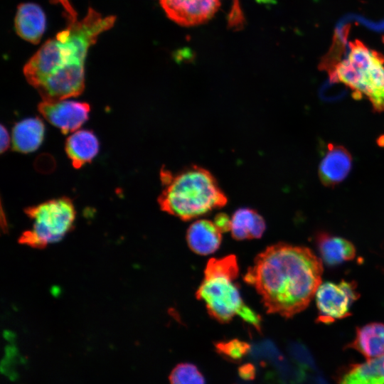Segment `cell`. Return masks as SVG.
Instances as JSON below:
<instances>
[{"label": "cell", "mask_w": 384, "mask_h": 384, "mask_svg": "<svg viewBox=\"0 0 384 384\" xmlns=\"http://www.w3.org/2000/svg\"><path fill=\"white\" fill-rule=\"evenodd\" d=\"M250 353L253 359L262 364L266 362L272 364L283 356L274 343L269 340L262 341L251 346Z\"/></svg>", "instance_id": "obj_22"}, {"label": "cell", "mask_w": 384, "mask_h": 384, "mask_svg": "<svg viewBox=\"0 0 384 384\" xmlns=\"http://www.w3.org/2000/svg\"><path fill=\"white\" fill-rule=\"evenodd\" d=\"M167 16L183 26H193L210 19L220 0H159Z\"/></svg>", "instance_id": "obj_9"}, {"label": "cell", "mask_w": 384, "mask_h": 384, "mask_svg": "<svg viewBox=\"0 0 384 384\" xmlns=\"http://www.w3.org/2000/svg\"><path fill=\"white\" fill-rule=\"evenodd\" d=\"M213 222L223 233L230 231L231 218L228 215L223 213H218L215 215Z\"/></svg>", "instance_id": "obj_24"}, {"label": "cell", "mask_w": 384, "mask_h": 384, "mask_svg": "<svg viewBox=\"0 0 384 384\" xmlns=\"http://www.w3.org/2000/svg\"><path fill=\"white\" fill-rule=\"evenodd\" d=\"M358 297L357 284L353 281L321 284L315 294L318 310L316 321L329 324L349 316L351 308Z\"/></svg>", "instance_id": "obj_7"}, {"label": "cell", "mask_w": 384, "mask_h": 384, "mask_svg": "<svg viewBox=\"0 0 384 384\" xmlns=\"http://www.w3.org/2000/svg\"><path fill=\"white\" fill-rule=\"evenodd\" d=\"M322 261L309 248L279 242L259 253L244 281L268 314L289 319L304 311L321 284Z\"/></svg>", "instance_id": "obj_2"}, {"label": "cell", "mask_w": 384, "mask_h": 384, "mask_svg": "<svg viewBox=\"0 0 384 384\" xmlns=\"http://www.w3.org/2000/svg\"><path fill=\"white\" fill-rule=\"evenodd\" d=\"M96 135L90 130H79L67 138L65 149L75 169H80L91 162L99 151Z\"/></svg>", "instance_id": "obj_15"}, {"label": "cell", "mask_w": 384, "mask_h": 384, "mask_svg": "<svg viewBox=\"0 0 384 384\" xmlns=\"http://www.w3.org/2000/svg\"><path fill=\"white\" fill-rule=\"evenodd\" d=\"M287 351L294 364L304 370H314L316 368L314 357L302 343L293 341L287 346Z\"/></svg>", "instance_id": "obj_21"}, {"label": "cell", "mask_w": 384, "mask_h": 384, "mask_svg": "<svg viewBox=\"0 0 384 384\" xmlns=\"http://www.w3.org/2000/svg\"><path fill=\"white\" fill-rule=\"evenodd\" d=\"M26 213L31 226L19 240L35 248H42L61 240L73 227L75 210L66 197L51 199L28 208Z\"/></svg>", "instance_id": "obj_6"}, {"label": "cell", "mask_w": 384, "mask_h": 384, "mask_svg": "<svg viewBox=\"0 0 384 384\" xmlns=\"http://www.w3.org/2000/svg\"><path fill=\"white\" fill-rule=\"evenodd\" d=\"M164 189L158 198L162 210L183 220L223 207L228 198L208 170L193 166L174 174L161 170Z\"/></svg>", "instance_id": "obj_3"}, {"label": "cell", "mask_w": 384, "mask_h": 384, "mask_svg": "<svg viewBox=\"0 0 384 384\" xmlns=\"http://www.w3.org/2000/svg\"><path fill=\"white\" fill-rule=\"evenodd\" d=\"M38 110L49 123L68 134L80 128L88 119L90 107L86 102L63 100L43 101Z\"/></svg>", "instance_id": "obj_8"}, {"label": "cell", "mask_w": 384, "mask_h": 384, "mask_svg": "<svg viewBox=\"0 0 384 384\" xmlns=\"http://www.w3.org/2000/svg\"><path fill=\"white\" fill-rule=\"evenodd\" d=\"M321 260L329 267H335L355 258L356 250L346 238L325 232L319 233L315 238Z\"/></svg>", "instance_id": "obj_12"}, {"label": "cell", "mask_w": 384, "mask_h": 384, "mask_svg": "<svg viewBox=\"0 0 384 384\" xmlns=\"http://www.w3.org/2000/svg\"><path fill=\"white\" fill-rule=\"evenodd\" d=\"M55 1L64 10L67 26L45 42L23 68L28 82L47 102L63 100L83 92L87 51L116 20L115 16H103L92 8L78 19L69 0Z\"/></svg>", "instance_id": "obj_1"}, {"label": "cell", "mask_w": 384, "mask_h": 384, "mask_svg": "<svg viewBox=\"0 0 384 384\" xmlns=\"http://www.w3.org/2000/svg\"><path fill=\"white\" fill-rule=\"evenodd\" d=\"M170 384H206V380L198 368L191 363L176 365L169 375Z\"/></svg>", "instance_id": "obj_20"}, {"label": "cell", "mask_w": 384, "mask_h": 384, "mask_svg": "<svg viewBox=\"0 0 384 384\" xmlns=\"http://www.w3.org/2000/svg\"><path fill=\"white\" fill-rule=\"evenodd\" d=\"M313 384H328L321 376L316 377L313 380Z\"/></svg>", "instance_id": "obj_26"}, {"label": "cell", "mask_w": 384, "mask_h": 384, "mask_svg": "<svg viewBox=\"0 0 384 384\" xmlns=\"http://www.w3.org/2000/svg\"><path fill=\"white\" fill-rule=\"evenodd\" d=\"M15 28L23 39L38 43L46 29V16L41 8L32 3L20 4L15 18Z\"/></svg>", "instance_id": "obj_13"}, {"label": "cell", "mask_w": 384, "mask_h": 384, "mask_svg": "<svg viewBox=\"0 0 384 384\" xmlns=\"http://www.w3.org/2000/svg\"><path fill=\"white\" fill-rule=\"evenodd\" d=\"M348 348L358 351L367 360L384 355V324L372 322L358 327Z\"/></svg>", "instance_id": "obj_14"}, {"label": "cell", "mask_w": 384, "mask_h": 384, "mask_svg": "<svg viewBox=\"0 0 384 384\" xmlns=\"http://www.w3.org/2000/svg\"><path fill=\"white\" fill-rule=\"evenodd\" d=\"M338 384H384V355L351 365Z\"/></svg>", "instance_id": "obj_18"}, {"label": "cell", "mask_w": 384, "mask_h": 384, "mask_svg": "<svg viewBox=\"0 0 384 384\" xmlns=\"http://www.w3.org/2000/svg\"><path fill=\"white\" fill-rule=\"evenodd\" d=\"M214 347L218 354L232 363L240 362L251 350L250 343L238 338L217 341Z\"/></svg>", "instance_id": "obj_19"}, {"label": "cell", "mask_w": 384, "mask_h": 384, "mask_svg": "<svg viewBox=\"0 0 384 384\" xmlns=\"http://www.w3.org/2000/svg\"><path fill=\"white\" fill-rule=\"evenodd\" d=\"M239 376L245 380H252L256 376V367L252 363H245L238 368Z\"/></svg>", "instance_id": "obj_23"}, {"label": "cell", "mask_w": 384, "mask_h": 384, "mask_svg": "<svg viewBox=\"0 0 384 384\" xmlns=\"http://www.w3.org/2000/svg\"><path fill=\"white\" fill-rule=\"evenodd\" d=\"M352 168V156L344 146L329 144L319 166V177L326 187L341 183Z\"/></svg>", "instance_id": "obj_10"}, {"label": "cell", "mask_w": 384, "mask_h": 384, "mask_svg": "<svg viewBox=\"0 0 384 384\" xmlns=\"http://www.w3.org/2000/svg\"><path fill=\"white\" fill-rule=\"evenodd\" d=\"M347 56L338 60L328 71L331 82H341L357 100L363 97L375 112L384 111V56L356 40L349 43Z\"/></svg>", "instance_id": "obj_5"}, {"label": "cell", "mask_w": 384, "mask_h": 384, "mask_svg": "<svg viewBox=\"0 0 384 384\" xmlns=\"http://www.w3.org/2000/svg\"><path fill=\"white\" fill-rule=\"evenodd\" d=\"M45 126L41 119L31 117L17 122L12 131L14 151L28 154L36 151L42 144Z\"/></svg>", "instance_id": "obj_16"}, {"label": "cell", "mask_w": 384, "mask_h": 384, "mask_svg": "<svg viewBox=\"0 0 384 384\" xmlns=\"http://www.w3.org/2000/svg\"><path fill=\"white\" fill-rule=\"evenodd\" d=\"M238 274L239 267L235 255L211 258L206 266L204 277L196 296L205 303L210 316L220 323H228L234 316H240L260 331V316L242 299L239 285L235 282Z\"/></svg>", "instance_id": "obj_4"}, {"label": "cell", "mask_w": 384, "mask_h": 384, "mask_svg": "<svg viewBox=\"0 0 384 384\" xmlns=\"http://www.w3.org/2000/svg\"><path fill=\"white\" fill-rule=\"evenodd\" d=\"M222 233L213 221L201 219L188 227L186 241L193 252L200 255H208L219 248Z\"/></svg>", "instance_id": "obj_11"}, {"label": "cell", "mask_w": 384, "mask_h": 384, "mask_svg": "<svg viewBox=\"0 0 384 384\" xmlns=\"http://www.w3.org/2000/svg\"><path fill=\"white\" fill-rule=\"evenodd\" d=\"M266 229L263 217L250 208H241L231 218L230 232L237 240L260 238Z\"/></svg>", "instance_id": "obj_17"}, {"label": "cell", "mask_w": 384, "mask_h": 384, "mask_svg": "<svg viewBox=\"0 0 384 384\" xmlns=\"http://www.w3.org/2000/svg\"><path fill=\"white\" fill-rule=\"evenodd\" d=\"M10 137L7 129L1 125V153L3 154L9 147Z\"/></svg>", "instance_id": "obj_25"}]
</instances>
